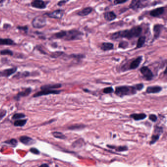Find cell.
Returning a JSON list of instances; mask_svg holds the SVG:
<instances>
[{"label":"cell","mask_w":167,"mask_h":167,"mask_svg":"<svg viewBox=\"0 0 167 167\" xmlns=\"http://www.w3.org/2000/svg\"><path fill=\"white\" fill-rule=\"evenodd\" d=\"M164 26L162 24H155L153 27L154 31V40L157 39L160 36L162 31L164 28Z\"/></svg>","instance_id":"10"},{"label":"cell","mask_w":167,"mask_h":167,"mask_svg":"<svg viewBox=\"0 0 167 167\" xmlns=\"http://www.w3.org/2000/svg\"><path fill=\"white\" fill-rule=\"evenodd\" d=\"M20 141L22 143L26 145H31L35 143V141L34 139L26 136H21L20 138Z\"/></svg>","instance_id":"18"},{"label":"cell","mask_w":167,"mask_h":167,"mask_svg":"<svg viewBox=\"0 0 167 167\" xmlns=\"http://www.w3.org/2000/svg\"><path fill=\"white\" fill-rule=\"evenodd\" d=\"M17 28L20 31H27L28 30V28L27 26H18Z\"/></svg>","instance_id":"40"},{"label":"cell","mask_w":167,"mask_h":167,"mask_svg":"<svg viewBox=\"0 0 167 167\" xmlns=\"http://www.w3.org/2000/svg\"><path fill=\"white\" fill-rule=\"evenodd\" d=\"M93 10V7H86L85 8H84V9L80 10V11H78L77 13V15L80 16H82V17L87 16L92 12Z\"/></svg>","instance_id":"19"},{"label":"cell","mask_w":167,"mask_h":167,"mask_svg":"<svg viewBox=\"0 0 167 167\" xmlns=\"http://www.w3.org/2000/svg\"><path fill=\"white\" fill-rule=\"evenodd\" d=\"M108 147H109V148H113L115 149L117 151H127V148L126 146H120V147H114V146H112V145H107Z\"/></svg>","instance_id":"25"},{"label":"cell","mask_w":167,"mask_h":167,"mask_svg":"<svg viewBox=\"0 0 167 167\" xmlns=\"http://www.w3.org/2000/svg\"><path fill=\"white\" fill-rule=\"evenodd\" d=\"M145 1L141 0H133L131 1L129 5V8L132 9L133 10H137L140 8H143L147 7L148 4L144 3Z\"/></svg>","instance_id":"6"},{"label":"cell","mask_w":167,"mask_h":167,"mask_svg":"<svg viewBox=\"0 0 167 167\" xmlns=\"http://www.w3.org/2000/svg\"><path fill=\"white\" fill-rule=\"evenodd\" d=\"M127 0H124V1H119V0H115L114 1V4L115 5H117L119 4H123L124 3L127 2Z\"/></svg>","instance_id":"38"},{"label":"cell","mask_w":167,"mask_h":167,"mask_svg":"<svg viewBox=\"0 0 167 167\" xmlns=\"http://www.w3.org/2000/svg\"><path fill=\"white\" fill-rule=\"evenodd\" d=\"M68 1H59L57 3V5L59 6V7H62V6L64 5L66 3H67Z\"/></svg>","instance_id":"41"},{"label":"cell","mask_w":167,"mask_h":167,"mask_svg":"<svg viewBox=\"0 0 167 167\" xmlns=\"http://www.w3.org/2000/svg\"><path fill=\"white\" fill-rule=\"evenodd\" d=\"M0 54L1 55H8L12 56L13 54V51L10 50H4L0 51Z\"/></svg>","instance_id":"34"},{"label":"cell","mask_w":167,"mask_h":167,"mask_svg":"<svg viewBox=\"0 0 167 167\" xmlns=\"http://www.w3.org/2000/svg\"><path fill=\"white\" fill-rule=\"evenodd\" d=\"M162 87L159 85L148 86L146 89V93L148 94H158L162 91Z\"/></svg>","instance_id":"13"},{"label":"cell","mask_w":167,"mask_h":167,"mask_svg":"<svg viewBox=\"0 0 167 167\" xmlns=\"http://www.w3.org/2000/svg\"><path fill=\"white\" fill-rule=\"evenodd\" d=\"M31 88H28L25 89L24 91L20 92L18 93L17 95L14 97V99L18 101L21 97H26L29 95L31 92Z\"/></svg>","instance_id":"16"},{"label":"cell","mask_w":167,"mask_h":167,"mask_svg":"<svg viewBox=\"0 0 167 167\" xmlns=\"http://www.w3.org/2000/svg\"><path fill=\"white\" fill-rule=\"evenodd\" d=\"M26 117V115L23 113H16L12 117L13 120H19L20 119L24 118Z\"/></svg>","instance_id":"32"},{"label":"cell","mask_w":167,"mask_h":167,"mask_svg":"<svg viewBox=\"0 0 167 167\" xmlns=\"http://www.w3.org/2000/svg\"><path fill=\"white\" fill-rule=\"evenodd\" d=\"M70 58H74L77 60H81L85 58V55L84 54H71L69 56Z\"/></svg>","instance_id":"24"},{"label":"cell","mask_w":167,"mask_h":167,"mask_svg":"<svg viewBox=\"0 0 167 167\" xmlns=\"http://www.w3.org/2000/svg\"><path fill=\"white\" fill-rule=\"evenodd\" d=\"M27 120H18L14 123V125L16 127H23L26 125Z\"/></svg>","instance_id":"26"},{"label":"cell","mask_w":167,"mask_h":167,"mask_svg":"<svg viewBox=\"0 0 167 167\" xmlns=\"http://www.w3.org/2000/svg\"><path fill=\"white\" fill-rule=\"evenodd\" d=\"M62 87V84H50L41 86V89L42 90H54L58 89Z\"/></svg>","instance_id":"17"},{"label":"cell","mask_w":167,"mask_h":167,"mask_svg":"<svg viewBox=\"0 0 167 167\" xmlns=\"http://www.w3.org/2000/svg\"><path fill=\"white\" fill-rule=\"evenodd\" d=\"M149 119L151 121L155 122L157 120V117L155 114H151L149 116Z\"/></svg>","instance_id":"37"},{"label":"cell","mask_w":167,"mask_h":167,"mask_svg":"<svg viewBox=\"0 0 167 167\" xmlns=\"http://www.w3.org/2000/svg\"><path fill=\"white\" fill-rule=\"evenodd\" d=\"M7 113V111L5 110H2L0 111V120H1V119H3Z\"/></svg>","instance_id":"42"},{"label":"cell","mask_w":167,"mask_h":167,"mask_svg":"<svg viewBox=\"0 0 167 167\" xmlns=\"http://www.w3.org/2000/svg\"><path fill=\"white\" fill-rule=\"evenodd\" d=\"M165 12L164 7H159L150 11V15L152 17L159 18Z\"/></svg>","instance_id":"11"},{"label":"cell","mask_w":167,"mask_h":167,"mask_svg":"<svg viewBox=\"0 0 167 167\" xmlns=\"http://www.w3.org/2000/svg\"><path fill=\"white\" fill-rule=\"evenodd\" d=\"M130 118L133 119L135 121H140V120H144L147 117V115L145 113H134L130 115Z\"/></svg>","instance_id":"21"},{"label":"cell","mask_w":167,"mask_h":167,"mask_svg":"<svg viewBox=\"0 0 167 167\" xmlns=\"http://www.w3.org/2000/svg\"><path fill=\"white\" fill-rule=\"evenodd\" d=\"M146 41V37L145 36H140L138 39L136 48H140L143 47Z\"/></svg>","instance_id":"23"},{"label":"cell","mask_w":167,"mask_h":167,"mask_svg":"<svg viewBox=\"0 0 167 167\" xmlns=\"http://www.w3.org/2000/svg\"><path fill=\"white\" fill-rule=\"evenodd\" d=\"M16 43L10 38H0V45H15Z\"/></svg>","instance_id":"22"},{"label":"cell","mask_w":167,"mask_h":167,"mask_svg":"<svg viewBox=\"0 0 167 167\" xmlns=\"http://www.w3.org/2000/svg\"><path fill=\"white\" fill-rule=\"evenodd\" d=\"M137 89L136 85L132 86L122 85L117 86L114 90L115 94L120 98L127 96H132L137 94Z\"/></svg>","instance_id":"3"},{"label":"cell","mask_w":167,"mask_h":167,"mask_svg":"<svg viewBox=\"0 0 167 167\" xmlns=\"http://www.w3.org/2000/svg\"><path fill=\"white\" fill-rule=\"evenodd\" d=\"M85 126L82 125H72L71 127H68V129L71 130H78V129H82L84 128Z\"/></svg>","instance_id":"31"},{"label":"cell","mask_w":167,"mask_h":167,"mask_svg":"<svg viewBox=\"0 0 167 167\" xmlns=\"http://www.w3.org/2000/svg\"><path fill=\"white\" fill-rule=\"evenodd\" d=\"M160 135H154L151 137V144H154L159 139Z\"/></svg>","instance_id":"36"},{"label":"cell","mask_w":167,"mask_h":167,"mask_svg":"<svg viewBox=\"0 0 167 167\" xmlns=\"http://www.w3.org/2000/svg\"><path fill=\"white\" fill-rule=\"evenodd\" d=\"M84 34L79 30H74L69 31H61L54 35L57 39H63L66 41H73L80 40L84 36Z\"/></svg>","instance_id":"2"},{"label":"cell","mask_w":167,"mask_h":167,"mask_svg":"<svg viewBox=\"0 0 167 167\" xmlns=\"http://www.w3.org/2000/svg\"><path fill=\"white\" fill-rule=\"evenodd\" d=\"M2 77V75H1V72H0V77Z\"/></svg>","instance_id":"44"},{"label":"cell","mask_w":167,"mask_h":167,"mask_svg":"<svg viewBox=\"0 0 167 167\" xmlns=\"http://www.w3.org/2000/svg\"><path fill=\"white\" fill-rule=\"evenodd\" d=\"M64 54L63 51H55V52H54V53H52V54H51V57H52V58H58L59 57H60L61 55Z\"/></svg>","instance_id":"33"},{"label":"cell","mask_w":167,"mask_h":167,"mask_svg":"<svg viewBox=\"0 0 167 167\" xmlns=\"http://www.w3.org/2000/svg\"><path fill=\"white\" fill-rule=\"evenodd\" d=\"M31 4L33 7L43 10L46 8L47 5V2H45L40 0H35L31 1Z\"/></svg>","instance_id":"12"},{"label":"cell","mask_w":167,"mask_h":167,"mask_svg":"<svg viewBox=\"0 0 167 167\" xmlns=\"http://www.w3.org/2000/svg\"><path fill=\"white\" fill-rule=\"evenodd\" d=\"M39 167H49L48 165L46 164H43L41 165Z\"/></svg>","instance_id":"43"},{"label":"cell","mask_w":167,"mask_h":167,"mask_svg":"<svg viewBox=\"0 0 167 167\" xmlns=\"http://www.w3.org/2000/svg\"><path fill=\"white\" fill-rule=\"evenodd\" d=\"M7 144H8L9 145H10L12 147H16L17 145V141L15 139H11L10 141H7L5 142Z\"/></svg>","instance_id":"35"},{"label":"cell","mask_w":167,"mask_h":167,"mask_svg":"<svg viewBox=\"0 0 167 167\" xmlns=\"http://www.w3.org/2000/svg\"><path fill=\"white\" fill-rule=\"evenodd\" d=\"M30 75V72L28 71H25L22 73H19L17 75H15L14 78H26L28 77Z\"/></svg>","instance_id":"29"},{"label":"cell","mask_w":167,"mask_h":167,"mask_svg":"<svg viewBox=\"0 0 167 167\" xmlns=\"http://www.w3.org/2000/svg\"><path fill=\"white\" fill-rule=\"evenodd\" d=\"M140 72L143 78L147 81H152L154 75L151 69L147 66H143L140 69Z\"/></svg>","instance_id":"4"},{"label":"cell","mask_w":167,"mask_h":167,"mask_svg":"<svg viewBox=\"0 0 167 167\" xmlns=\"http://www.w3.org/2000/svg\"><path fill=\"white\" fill-rule=\"evenodd\" d=\"M61 92V90H42L38 92L34 95L33 97L34 98L46 96L48 95H58Z\"/></svg>","instance_id":"9"},{"label":"cell","mask_w":167,"mask_h":167,"mask_svg":"<svg viewBox=\"0 0 167 167\" xmlns=\"http://www.w3.org/2000/svg\"><path fill=\"white\" fill-rule=\"evenodd\" d=\"M64 14V10L61 9L54 10L53 12H48L45 14V15H47L48 17L54 19H60L63 17Z\"/></svg>","instance_id":"8"},{"label":"cell","mask_w":167,"mask_h":167,"mask_svg":"<svg viewBox=\"0 0 167 167\" xmlns=\"http://www.w3.org/2000/svg\"><path fill=\"white\" fill-rule=\"evenodd\" d=\"M46 19L44 16H37L35 17L32 21V25L35 28H43L46 26Z\"/></svg>","instance_id":"5"},{"label":"cell","mask_w":167,"mask_h":167,"mask_svg":"<svg viewBox=\"0 0 167 167\" xmlns=\"http://www.w3.org/2000/svg\"><path fill=\"white\" fill-rule=\"evenodd\" d=\"M104 18L107 21L111 22L117 18V16L113 11H108L104 14Z\"/></svg>","instance_id":"14"},{"label":"cell","mask_w":167,"mask_h":167,"mask_svg":"<svg viewBox=\"0 0 167 167\" xmlns=\"http://www.w3.org/2000/svg\"><path fill=\"white\" fill-rule=\"evenodd\" d=\"M129 43L127 41H122L118 45L119 48L122 49H126L128 48Z\"/></svg>","instance_id":"27"},{"label":"cell","mask_w":167,"mask_h":167,"mask_svg":"<svg viewBox=\"0 0 167 167\" xmlns=\"http://www.w3.org/2000/svg\"><path fill=\"white\" fill-rule=\"evenodd\" d=\"M142 31L143 29L141 26H134L129 30H122L113 33L110 35V39L113 40H116L122 38L131 40L140 37Z\"/></svg>","instance_id":"1"},{"label":"cell","mask_w":167,"mask_h":167,"mask_svg":"<svg viewBox=\"0 0 167 167\" xmlns=\"http://www.w3.org/2000/svg\"><path fill=\"white\" fill-rule=\"evenodd\" d=\"M114 47V44L111 42H103L100 46L101 50L102 51H107L113 50Z\"/></svg>","instance_id":"15"},{"label":"cell","mask_w":167,"mask_h":167,"mask_svg":"<svg viewBox=\"0 0 167 167\" xmlns=\"http://www.w3.org/2000/svg\"><path fill=\"white\" fill-rule=\"evenodd\" d=\"M53 136L56 138H58L60 139H65L66 138V136H65L63 134H62L61 132L55 131L52 133Z\"/></svg>","instance_id":"28"},{"label":"cell","mask_w":167,"mask_h":167,"mask_svg":"<svg viewBox=\"0 0 167 167\" xmlns=\"http://www.w3.org/2000/svg\"><path fill=\"white\" fill-rule=\"evenodd\" d=\"M102 92L105 94H110L114 92V90L112 87H107L103 89Z\"/></svg>","instance_id":"30"},{"label":"cell","mask_w":167,"mask_h":167,"mask_svg":"<svg viewBox=\"0 0 167 167\" xmlns=\"http://www.w3.org/2000/svg\"><path fill=\"white\" fill-rule=\"evenodd\" d=\"M143 59V57L142 55L137 57L133 60L131 61V62L129 63V67L127 68V70H135L139 67Z\"/></svg>","instance_id":"7"},{"label":"cell","mask_w":167,"mask_h":167,"mask_svg":"<svg viewBox=\"0 0 167 167\" xmlns=\"http://www.w3.org/2000/svg\"><path fill=\"white\" fill-rule=\"evenodd\" d=\"M30 151L31 153L35 154H40V151H39V150H38L36 148H31L30 149Z\"/></svg>","instance_id":"39"},{"label":"cell","mask_w":167,"mask_h":167,"mask_svg":"<svg viewBox=\"0 0 167 167\" xmlns=\"http://www.w3.org/2000/svg\"><path fill=\"white\" fill-rule=\"evenodd\" d=\"M17 70V68L14 67L10 69H5L1 72L2 77H9L14 74Z\"/></svg>","instance_id":"20"}]
</instances>
